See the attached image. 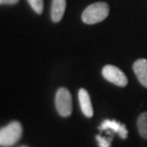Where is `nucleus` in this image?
I'll use <instances>...</instances> for the list:
<instances>
[{
  "label": "nucleus",
  "mask_w": 147,
  "mask_h": 147,
  "mask_svg": "<svg viewBox=\"0 0 147 147\" xmlns=\"http://www.w3.org/2000/svg\"><path fill=\"white\" fill-rule=\"evenodd\" d=\"M99 129L101 131L115 132V133L120 135L122 140H125L127 136V130H126L125 125L116 120H105L99 126Z\"/></svg>",
  "instance_id": "39448f33"
},
{
  "label": "nucleus",
  "mask_w": 147,
  "mask_h": 147,
  "mask_svg": "<svg viewBox=\"0 0 147 147\" xmlns=\"http://www.w3.org/2000/svg\"><path fill=\"white\" fill-rule=\"evenodd\" d=\"M32 9L36 12L37 14H42L44 10V0H27Z\"/></svg>",
  "instance_id": "9d476101"
},
{
  "label": "nucleus",
  "mask_w": 147,
  "mask_h": 147,
  "mask_svg": "<svg viewBox=\"0 0 147 147\" xmlns=\"http://www.w3.org/2000/svg\"><path fill=\"white\" fill-rule=\"evenodd\" d=\"M22 125L20 122L13 121L0 130V146L10 147L14 145L22 136Z\"/></svg>",
  "instance_id": "f03ea898"
},
{
  "label": "nucleus",
  "mask_w": 147,
  "mask_h": 147,
  "mask_svg": "<svg viewBox=\"0 0 147 147\" xmlns=\"http://www.w3.org/2000/svg\"><path fill=\"white\" fill-rule=\"evenodd\" d=\"M102 76L105 78L108 82H110L112 84L117 85V86H120V87H124L127 84V78L126 75L119 68H117L115 65H105L102 68Z\"/></svg>",
  "instance_id": "20e7f679"
},
{
  "label": "nucleus",
  "mask_w": 147,
  "mask_h": 147,
  "mask_svg": "<svg viewBox=\"0 0 147 147\" xmlns=\"http://www.w3.org/2000/svg\"><path fill=\"white\" fill-rule=\"evenodd\" d=\"M56 109L61 117H69L72 113V97L67 88L61 87L56 94Z\"/></svg>",
  "instance_id": "7ed1b4c3"
},
{
  "label": "nucleus",
  "mask_w": 147,
  "mask_h": 147,
  "mask_svg": "<svg viewBox=\"0 0 147 147\" xmlns=\"http://www.w3.org/2000/svg\"><path fill=\"white\" fill-rule=\"evenodd\" d=\"M133 71L141 84L147 88V59H138L133 63Z\"/></svg>",
  "instance_id": "0eeeda50"
},
{
  "label": "nucleus",
  "mask_w": 147,
  "mask_h": 147,
  "mask_svg": "<svg viewBox=\"0 0 147 147\" xmlns=\"http://www.w3.org/2000/svg\"><path fill=\"white\" fill-rule=\"evenodd\" d=\"M18 2L19 0H0V5H14Z\"/></svg>",
  "instance_id": "f8f14e48"
},
{
  "label": "nucleus",
  "mask_w": 147,
  "mask_h": 147,
  "mask_svg": "<svg viewBox=\"0 0 147 147\" xmlns=\"http://www.w3.org/2000/svg\"><path fill=\"white\" fill-rule=\"evenodd\" d=\"M96 141L98 143V146L99 147H110L111 141L112 138H105V137L100 136V135H97L96 136Z\"/></svg>",
  "instance_id": "9b49d317"
},
{
  "label": "nucleus",
  "mask_w": 147,
  "mask_h": 147,
  "mask_svg": "<svg viewBox=\"0 0 147 147\" xmlns=\"http://www.w3.org/2000/svg\"><path fill=\"white\" fill-rule=\"evenodd\" d=\"M109 14V5L106 2H96L88 5L82 13V20L86 24H96L104 21Z\"/></svg>",
  "instance_id": "f257e3e1"
},
{
  "label": "nucleus",
  "mask_w": 147,
  "mask_h": 147,
  "mask_svg": "<svg viewBox=\"0 0 147 147\" xmlns=\"http://www.w3.org/2000/svg\"><path fill=\"white\" fill-rule=\"evenodd\" d=\"M79 101L83 115L87 118H92L94 115L93 106H92V101H90L88 92L85 88H81L79 90Z\"/></svg>",
  "instance_id": "423d86ee"
},
{
  "label": "nucleus",
  "mask_w": 147,
  "mask_h": 147,
  "mask_svg": "<svg viewBox=\"0 0 147 147\" xmlns=\"http://www.w3.org/2000/svg\"><path fill=\"white\" fill-rule=\"evenodd\" d=\"M22 147H27V146H22Z\"/></svg>",
  "instance_id": "ddd939ff"
},
{
  "label": "nucleus",
  "mask_w": 147,
  "mask_h": 147,
  "mask_svg": "<svg viewBox=\"0 0 147 147\" xmlns=\"http://www.w3.org/2000/svg\"><path fill=\"white\" fill-rule=\"evenodd\" d=\"M65 5L67 2L65 0H53V3H51V20L53 22H59L61 21L63 14H64V11H65Z\"/></svg>",
  "instance_id": "6e6552de"
},
{
  "label": "nucleus",
  "mask_w": 147,
  "mask_h": 147,
  "mask_svg": "<svg viewBox=\"0 0 147 147\" xmlns=\"http://www.w3.org/2000/svg\"><path fill=\"white\" fill-rule=\"evenodd\" d=\"M137 129L143 138H147V111L143 112L137 119Z\"/></svg>",
  "instance_id": "1a4fd4ad"
}]
</instances>
